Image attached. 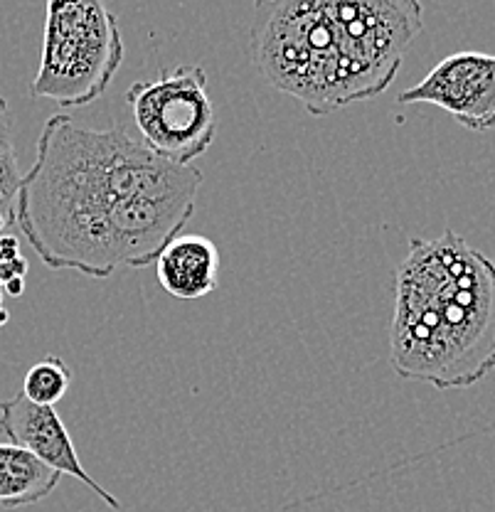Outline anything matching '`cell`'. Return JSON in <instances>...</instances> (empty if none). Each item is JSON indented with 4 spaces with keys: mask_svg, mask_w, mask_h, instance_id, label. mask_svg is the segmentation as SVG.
Returning a JSON list of instances; mask_svg holds the SVG:
<instances>
[{
    "mask_svg": "<svg viewBox=\"0 0 495 512\" xmlns=\"http://www.w3.org/2000/svg\"><path fill=\"white\" fill-rule=\"evenodd\" d=\"M60 473L15 444H0V505L8 510L40 503L60 485Z\"/></svg>",
    "mask_w": 495,
    "mask_h": 512,
    "instance_id": "obj_9",
    "label": "cell"
},
{
    "mask_svg": "<svg viewBox=\"0 0 495 512\" xmlns=\"http://www.w3.org/2000/svg\"><path fill=\"white\" fill-rule=\"evenodd\" d=\"M8 323V311L3 308V296H0V325Z\"/></svg>",
    "mask_w": 495,
    "mask_h": 512,
    "instance_id": "obj_13",
    "label": "cell"
},
{
    "mask_svg": "<svg viewBox=\"0 0 495 512\" xmlns=\"http://www.w3.org/2000/svg\"><path fill=\"white\" fill-rule=\"evenodd\" d=\"M422 28L414 0L259 3L252 57L271 87L326 116L385 92Z\"/></svg>",
    "mask_w": 495,
    "mask_h": 512,
    "instance_id": "obj_2",
    "label": "cell"
},
{
    "mask_svg": "<svg viewBox=\"0 0 495 512\" xmlns=\"http://www.w3.org/2000/svg\"><path fill=\"white\" fill-rule=\"evenodd\" d=\"M3 291L8 293V296H13V298L23 296V291H25V279H13V281H10V284H5Z\"/></svg>",
    "mask_w": 495,
    "mask_h": 512,
    "instance_id": "obj_12",
    "label": "cell"
},
{
    "mask_svg": "<svg viewBox=\"0 0 495 512\" xmlns=\"http://www.w3.org/2000/svg\"><path fill=\"white\" fill-rule=\"evenodd\" d=\"M126 101L141 143L170 165H193L215 143V106L198 64L163 69L156 79L131 84Z\"/></svg>",
    "mask_w": 495,
    "mask_h": 512,
    "instance_id": "obj_5",
    "label": "cell"
},
{
    "mask_svg": "<svg viewBox=\"0 0 495 512\" xmlns=\"http://www.w3.org/2000/svg\"><path fill=\"white\" fill-rule=\"evenodd\" d=\"M0 431L8 436V444L30 451L60 476L77 478L79 483L92 488L94 495L104 500L109 508L124 510V505L114 495L106 493L82 466L72 434L55 407H42V404L30 402L25 394H15L13 399L0 402Z\"/></svg>",
    "mask_w": 495,
    "mask_h": 512,
    "instance_id": "obj_7",
    "label": "cell"
},
{
    "mask_svg": "<svg viewBox=\"0 0 495 512\" xmlns=\"http://www.w3.org/2000/svg\"><path fill=\"white\" fill-rule=\"evenodd\" d=\"M399 104H434L471 131L495 128V55L456 52L397 96Z\"/></svg>",
    "mask_w": 495,
    "mask_h": 512,
    "instance_id": "obj_6",
    "label": "cell"
},
{
    "mask_svg": "<svg viewBox=\"0 0 495 512\" xmlns=\"http://www.w3.org/2000/svg\"><path fill=\"white\" fill-rule=\"evenodd\" d=\"M0 114H8V101L3 96H0Z\"/></svg>",
    "mask_w": 495,
    "mask_h": 512,
    "instance_id": "obj_14",
    "label": "cell"
},
{
    "mask_svg": "<svg viewBox=\"0 0 495 512\" xmlns=\"http://www.w3.org/2000/svg\"><path fill=\"white\" fill-rule=\"evenodd\" d=\"M124 37L116 15L99 0H50L45 13L35 99L77 109L109 89L124 62Z\"/></svg>",
    "mask_w": 495,
    "mask_h": 512,
    "instance_id": "obj_4",
    "label": "cell"
},
{
    "mask_svg": "<svg viewBox=\"0 0 495 512\" xmlns=\"http://www.w3.org/2000/svg\"><path fill=\"white\" fill-rule=\"evenodd\" d=\"M202 173L153 156L121 128L47 119L33 168L15 197V222L42 264L109 279L158 259L195 212Z\"/></svg>",
    "mask_w": 495,
    "mask_h": 512,
    "instance_id": "obj_1",
    "label": "cell"
},
{
    "mask_svg": "<svg viewBox=\"0 0 495 512\" xmlns=\"http://www.w3.org/2000/svg\"><path fill=\"white\" fill-rule=\"evenodd\" d=\"M392 370L439 392L495 372V261L454 229L409 239L395 274Z\"/></svg>",
    "mask_w": 495,
    "mask_h": 512,
    "instance_id": "obj_3",
    "label": "cell"
},
{
    "mask_svg": "<svg viewBox=\"0 0 495 512\" xmlns=\"http://www.w3.org/2000/svg\"><path fill=\"white\" fill-rule=\"evenodd\" d=\"M72 384V370L67 362L57 355H47L45 360L35 362L28 370L23 382V394L30 402L42 404V407H55L65 399Z\"/></svg>",
    "mask_w": 495,
    "mask_h": 512,
    "instance_id": "obj_10",
    "label": "cell"
},
{
    "mask_svg": "<svg viewBox=\"0 0 495 512\" xmlns=\"http://www.w3.org/2000/svg\"><path fill=\"white\" fill-rule=\"evenodd\" d=\"M156 274L165 293L180 301H198L217 288L220 252L202 234H178L158 254Z\"/></svg>",
    "mask_w": 495,
    "mask_h": 512,
    "instance_id": "obj_8",
    "label": "cell"
},
{
    "mask_svg": "<svg viewBox=\"0 0 495 512\" xmlns=\"http://www.w3.org/2000/svg\"><path fill=\"white\" fill-rule=\"evenodd\" d=\"M18 158H15L13 131H10L8 114H0V234L8 232L10 222L15 220V197L20 188Z\"/></svg>",
    "mask_w": 495,
    "mask_h": 512,
    "instance_id": "obj_11",
    "label": "cell"
}]
</instances>
